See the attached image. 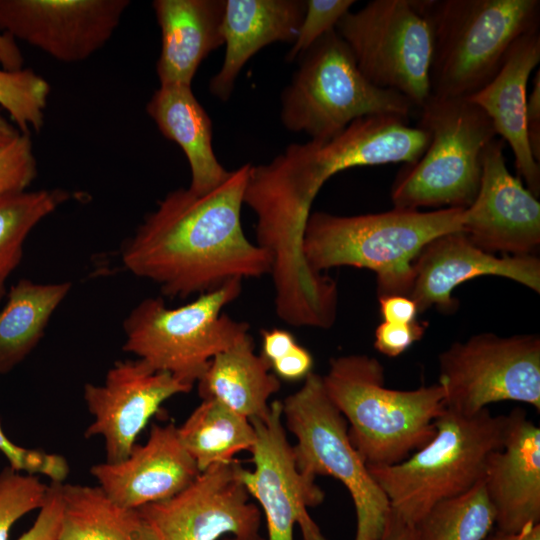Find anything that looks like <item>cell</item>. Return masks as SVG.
<instances>
[{
	"label": "cell",
	"instance_id": "1f68e13d",
	"mask_svg": "<svg viewBox=\"0 0 540 540\" xmlns=\"http://www.w3.org/2000/svg\"><path fill=\"white\" fill-rule=\"evenodd\" d=\"M48 485L37 475L16 471L10 466L0 471V540H8L16 521L45 502Z\"/></svg>",
	"mask_w": 540,
	"mask_h": 540
},
{
	"label": "cell",
	"instance_id": "f546056e",
	"mask_svg": "<svg viewBox=\"0 0 540 540\" xmlns=\"http://www.w3.org/2000/svg\"><path fill=\"white\" fill-rule=\"evenodd\" d=\"M494 526V509L482 480L436 504L415 525L419 540H484Z\"/></svg>",
	"mask_w": 540,
	"mask_h": 540
},
{
	"label": "cell",
	"instance_id": "d590c367",
	"mask_svg": "<svg viewBox=\"0 0 540 540\" xmlns=\"http://www.w3.org/2000/svg\"><path fill=\"white\" fill-rule=\"evenodd\" d=\"M427 324L417 320L409 324L382 322L374 333V347L383 355L397 357L425 334Z\"/></svg>",
	"mask_w": 540,
	"mask_h": 540
},
{
	"label": "cell",
	"instance_id": "d6a6232c",
	"mask_svg": "<svg viewBox=\"0 0 540 540\" xmlns=\"http://www.w3.org/2000/svg\"><path fill=\"white\" fill-rule=\"evenodd\" d=\"M356 3L354 0H307L305 14L286 61L292 62L328 32Z\"/></svg>",
	"mask_w": 540,
	"mask_h": 540
},
{
	"label": "cell",
	"instance_id": "4dcf8cb0",
	"mask_svg": "<svg viewBox=\"0 0 540 540\" xmlns=\"http://www.w3.org/2000/svg\"><path fill=\"white\" fill-rule=\"evenodd\" d=\"M50 93L49 83L31 69L8 71L0 68V106L16 123L21 133L39 131Z\"/></svg>",
	"mask_w": 540,
	"mask_h": 540
},
{
	"label": "cell",
	"instance_id": "e575fe53",
	"mask_svg": "<svg viewBox=\"0 0 540 540\" xmlns=\"http://www.w3.org/2000/svg\"><path fill=\"white\" fill-rule=\"evenodd\" d=\"M0 452L9 461V466L16 471L44 475L51 482L62 483L70 472L69 464L63 456L15 444L6 436L1 424Z\"/></svg>",
	"mask_w": 540,
	"mask_h": 540
},
{
	"label": "cell",
	"instance_id": "ee69618b",
	"mask_svg": "<svg viewBox=\"0 0 540 540\" xmlns=\"http://www.w3.org/2000/svg\"><path fill=\"white\" fill-rule=\"evenodd\" d=\"M18 128L0 115V146L5 145L20 135Z\"/></svg>",
	"mask_w": 540,
	"mask_h": 540
},
{
	"label": "cell",
	"instance_id": "4316f807",
	"mask_svg": "<svg viewBox=\"0 0 540 540\" xmlns=\"http://www.w3.org/2000/svg\"><path fill=\"white\" fill-rule=\"evenodd\" d=\"M58 540H156L137 509L112 501L97 486L61 483Z\"/></svg>",
	"mask_w": 540,
	"mask_h": 540
},
{
	"label": "cell",
	"instance_id": "8fae6325",
	"mask_svg": "<svg viewBox=\"0 0 540 540\" xmlns=\"http://www.w3.org/2000/svg\"><path fill=\"white\" fill-rule=\"evenodd\" d=\"M445 408L477 413L491 403L517 401L540 411V338L535 334L474 335L438 358Z\"/></svg>",
	"mask_w": 540,
	"mask_h": 540
},
{
	"label": "cell",
	"instance_id": "2e32d148",
	"mask_svg": "<svg viewBox=\"0 0 540 540\" xmlns=\"http://www.w3.org/2000/svg\"><path fill=\"white\" fill-rule=\"evenodd\" d=\"M462 232L478 248L507 255H532L540 244V203L506 164L504 141L483 151L478 193L464 209Z\"/></svg>",
	"mask_w": 540,
	"mask_h": 540
},
{
	"label": "cell",
	"instance_id": "7a4b0ae2",
	"mask_svg": "<svg viewBox=\"0 0 540 540\" xmlns=\"http://www.w3.org/2000/svg\"><path fill=\"white\" fill-rule=\"evenodd\" d=\"M463 212L460 208L429 212L393 208L355 216L311 212L303 255L317 273L339 266L366 268L376 274L378 297L407 296L414 260L430 241L462 231Z\"/></svg>",
	"mask_w": 540,
	"mask_h": 540
},
{
	"label": "cell",
	"instance_id": "7402d4cb",
	"mask_svg": "<svg viewBox=\"0 0 540 540\" xmlns=\"http://www.w3.org/2000/svg\"><path fill=\"white\" fill-rule=\"evenodd\" d=\"M304 0H225L222 35L226 46L209 90L227 101L246 62L274 42L293 43L305 14Z\"/></svg>",
	"mask_w": 540,
	"mask_h": 540
},
{
	"label": "cell",
	"instance_id": "f35d334b",
	"mask_svg": "<svg viewBox=\"0 0 540 540\" xmlns=\"http://www.w3.org/2000/svg\"><path fill=\"white\" fill-rule=\"evenodd\" d=\"M526 135L531 154L540 164V71H536L531 92L527 97Z\"/></svg>",
	"mask_w": 540,
	"mask_h": 540
},
{
	"label": "cell",
	"instance_id": "e0dca14e",
	"mask_svg": "<svg viewBox=\"0 0 540 540\" xmlns=\"http://www.w3.org/2000/svg\"><path fill=\"white\" fill-rule=\"evenodd\" d=\"M429 132L407 118L380 113L352 121L327 141L309 140L286 147L290 160L319 186L353 167L415 163L427 148Z\"/></svg>",
	"mask_w": 540,
	"mask_h": 540
},
{
	"label": "cell",
	"instance_id": "8992f818",
	"mask_svg": "<svg viewBox=\"0 0 540 540\" xmlns=\"http://www.w3.org/2000/svg\"><path fill=\"white\" fill-rule=\"evenodd\" d=\"M419 109L418 126L429 132V144L396 178L394 208L466 209L478 193L483 151L497 136L494 126L467 98L430 96Z\"/></svg>",
	"mask_w": 540,
	"mask_h": 540
},
{
	"label": "cell",
	"instance_id": "4fadbf2b",
	"mask_svg": "<svg viewBox=\"0 0 540 540\" xmlns=\"http://www.w3.org/2000/svg\"><path fill=\"white\" fill-rule=\"evenodd\" d=\"M250 422L256 432L251 450L254 469L242 467L240 475L249 495L264 511L268 540H293L295 524L303 540H328L308 513L309 507L324 501L325 493L316 478L301 473L296 466L283 425L282 401L271 402L264 419Z\"/></svg>",
	"mask_w": 540,
	"mask_h": 540
},
{
	"label": "cell",
	"instance_id": "836d02e7",
	"mask_svg": "<svg viewBox=\"0 0 540 540\" xmlns=\"http://www.w3.org/2000/svg\"><path fill=\"white\" fill-rule=\"evenodd\" d=\"M37 175L29 134L0 146V198L25 192Z\"/></svg>",
	"mask_w": 540,
	"mask_h": 540
},
{
	"label": "cell",
	"instance_id": "ba28073f",
	"mask_svg": "<svg viewBox=\"0 0 540 540\" xmlns=\"http://www.w3.org/2000/svg\"><path fill=\"white\" fill-rule=\"evenodd\" d=\"M298 59L299 67L281 96L280 117L289 131L327 141L363 116L392 113L408 118L414 108L403 95L372 84L336 30Z\"/></svg>",
	"mask_w": 540,
	"mask_h": 540
},
{
	"label": "cell",
	"instance_id": "484cf974",
	"mask_svg": "<svg viewBox=\"0 0 540 540\" xmlns=\"http://www.w3.org/2000/svg\"><path fill=\"white\" fill-rule=\"evenodd\" d=\"M71 287L68 281L36 283L22 279L10 288L0 310V374L11 371L37 346Z\"/></svg>",
	"mask_w": 540,
	"mask_h": 540
},
{
	"label": "cell",
	"instance_id": "7c38bea8",
	"mask_svg": "<svg viewBox=\"0 0 540 540\" xmlns=\"http://www.w3.org/2000/svg\"><path fill=\"white\" fill-rule=\"evenodd\" d=\"M241 463L215 464L177 495L137 510L156 540H266L259 534L261 512L250 501Z\"/></svg>",
	"mask_w": 540,
	"mask_h": 540
},
{
	"label": "cell",
	"instance_id": "f1b7e54d",
	"mask_svg": "<svg viewBox=\"0 0 540 540\" xmlns=\"http://www.w3.org/2000/svg\"><path fill=\"white\" fill-rule=\"evenodd\" d=\"M63 189H40L0 198V302L33 228L69 200Z\"/></svg>",
	"mask_w": 540,
	"mask_h": 540
},
{
	"label": "cell",
	"instance_id": "9c48e42d",
	"mask_svg": "<svg viewBox=\"0 0 540 540\" xmlns=\"http://www.w3.org/2000/svg\"><path fill=\"white\" fill-rule=\"evenodd\" d=\"M282 418L296 437L298 470L327 475L348 490L356 512L354 540H380L390 504L348 435V424L327 395L322 376L309 373L299 390L282 401Z\"/></svg>",
	"mask_w": 540,
	"mask_h": 540
},
{
	"label": "cell",
	"instance_id": "5b68a950",
	"mask_svg": "<svg viewBox=\"0 0 540 540\" xmlns=\"http://www.w3.org/2000/svg\"><path fill=\"white\" fill-rule=\"evenodd\" d=\"M505 415L488 408L466 414L445 408L436 433L400 463L367 466L390 508L416 525L436 504L460 496L483 479L491 452L502 446Z\"/></svg>",
	"mask_w": 540,
	"mask_h": 540
},
{
	"label": "cell",
	"instance_id": "b9f144b4",
	"mask_svg": "<svg viewBox=\"0 0 540 540\" xmlns=\"http://www.w3.org/2000/svg\"><path fill=\"white\" fill-rule=\"evenodd\" d=\"M380 540H419L415 525L405 521L390 508Z\"/></svg>",
	"mask_w": 540,
	"mask_h": 540
},
{
	"label": "cell",
	"instance_id": "7bdbcfd3",
	"mask_svg": "<svg viewBox=\"0 0 540 540\" xmlns=\"http://www.w3.org/2000/svg\"><path fill=\"white\" fill-rule=\"evenodd\" d=\"M0 64L8 71L20 70L23 65V57L15 38L5 31L0 33Z\"/></svg>",
	"mask_w": 540,
	"mask_h": 540
},
{
	"label": "cell",
	"instance_id": "9a60e30c",
	"mask_svg": "<svg viewBox=\"0 0 540 540\" xmlns=\"http://www.w3.org/2000/svg\"><path fill=\"white\" fill-rule=\"evenodd\" d=\"M192 388L141 359L118 361L102 384L84 385V401L93 416L85 437L101 436L106 462H119L128 456L139 433L163 402Z\"/></svg>",
	"mask_w": 540,
	"mask_h": 540
},
{
	"label": "cell",
	"instance_id": "8d00e7d4",
	"mask_svg": "<svg viewBox=\"0 0 540 540\" xmlns=\"http://www.w3.org/2000/svg\"><path fill=\"white\" fill-rule=\"evenodd\" d=\"M33 525L18 540H58L62 499L61 483L51 482Z\"/></svg>",
	"mask_w": 540,
	"mask_h": 540
},
{
	"label": "cell",
	"instance_id": "7dc6e473",
	"mask_svg": "<svg viewBox=\"0 0 540 540\" xmlns=\"http://www.w3.org/2000/svg\"><path fill=\"white\" fill-rule=\"evenodd\" d=\"M222 540H236L234 537H224Z\"/></svg>",
	"mask_w": 540,
	"mask_h": 540
},
{
	"label": "cell",
	"instance_id": "30bf717a",
	"mask_svg": "<svg viewBox=\"0 0 540 540\" xmlns=\"http://www.w3.org/2000/svg\"><path fill=\"white\" fill-rule=\"evenodd\" d=\"M375 86L421 108L431 96L433 36L420 0H373L347 12L335 28Z\"/></svg>",
	"mask_w": 540,
	"mask_h": 540
},
{
	"label": "cell",
	"instance_id": "d6986e66",
	"mask_svg": "<svg viewBox=\"0 0 540 540\" xmlns=\"http://www.w3.org/2000/svg\"><path fill=\"white\" fill-rule=\"evenodd\" d=\"M90 473L112 501L138 509L177 495L201 472L171 422L153 424L147 441L135 444L125 459L95 464Z\"/></svg>",
	"mask_w": 540,
	"mask_h": 540
},
{
	"label": "cell",
	"instance_id": "ab89813d",
	"mask_svg": "<svg viewBox=\"0 0 540 540\" xmlns=\"http://www.w3.org/2000/svg\"><path fill=\"white\" fill-rule=\"evenodd\" d=\"M380 314L384 322L409 324L419 313L416 303L406 295L379 297Z\"/></svg>",
	"mask_w": 540,
	"mask_h": 540
},
{
	"label": "cell",
	"instance_id": "277c9868",
	"mask_svg": "<svg viewBox=\"0 0 540 540\" xmlns=\"http://www.w3.org/2000/svg\"><path fill=\"white\" fill-rule=\"evenodd\" d=\"M433 36L431 96L469 98L500 70L513 44L539 28V0H420Z\"/></svg>",
	"mask_w": 540,
	"mask_h": 540
},
{
	"label": "cell",
	"instance_id": "d4e9b609",
	"mask_svg": "<svg viewBox=\"0 0 540 540\" xmlns=\"http://www.w3.org/2000/svg\"><path fill=\"white\" fill-rule=\"evenodd\" d=\"M202 400H215L249 420L264 419L281 387L270 364L254 352L249 333L216 355L197 381Z\"/></svg>",
	"mask_w": 540,
	"mask_h": 540
},
{
	"label": "cell",
	"instance_id": "83f0119b",
	"mask_svg": "<svg viewBox=\"0 0 540 540\" xmlns=\"http://www.w3.org/2000/svg\"><path fill=\"white\" fill-rule=\"evenodd\" d=\"M178 434L200 472L233 461L241 451L251 452L256 442L250 420L215 400H202Z\"/></svg>",
	"mask_w": 540,
	"mask_h": 540
},
{
	"label": "cell",
	"instance_id": "ffe728a7",
	"mask_svg": "<svg viewBox=\"0 0 540 540\" xmlns=\"http://www.w3.org/2000/svg\"><path fill=\"white\" fill-rule=\"evenodd\" d=\"M482 481L496 529L518 533L540 523V428L524 409L505 415L502 446L488 456Z\"/></svg>",
	"mask_w": 540,
	"mask_h": 540
},
{
	"label": "cell",
	"instance_id": "6da1fadb",
	"mask_svg": "<svg viewBox=\"0 0 540 540\" xmlns=\"http://www.w3.org/2000/svg\"><path fill=\"white\" fill-rule=\"evenodd\" d=\"M250 165L230 171L209 192H169L123 245L126 269L154 282L171 298L201 295L231 280L269 274L270 256L247 239L241 225Z\"/></svg>",
	"mask_w": 540,
	"mask_h": 540
},
{
	"label": "cell",
	"instance_id": "ac0fdd59",
	"mask_svg": "<svg viewBox=\"0 0 540 540\" xmlns=\"http://www.w3.org/2000/svg\"><path fill=\"white\" fill-rule=\"evenodd\" d=\"M485 275L505 277L540 292V260L536 256H496L478 248L458 231L441 235L424 246L413 262V282L407 296L419 312L431 306L449 312L456 308L453 289Z\"/></svg>",
	"mask_w": 540,
	"mask_h": 540
},
{
	"label": "cell",
	"instance_id": "60d3db41",
	"mask_svg": "<svg viewBox=\"0 0 540 540\" xmlns=\"http://www.w3.org/2000/svg\"><path fill=\"white\" fill-rule=\"evenodd\" d=\"M261 336V356L270 364V367L273 362L282 358L298 344L291 332L280 328L263 330Z\"/></svg>",
	"mask_w": 540,
	"mask_h": 540
},
{
	"label": "cell",
	"instance_id": "52a82bcc",
	"mask_svg": "<svg viewBox=\"0 0 540 540\" xmlns=\"http://www.w3.org/2000/svg\"><path fill=\"white\" fill-rule=\"evenodd\" d=\"M241 290L242 281L231 280L177 308L161 297L142 300L124 320L123 350L194 386L216 355L248 334L246 322L222 313Z\"/></svg>",
	"mask_w": 540,
	"mask_h": 540
},
{
	"label": "cell",
	"instance_id": "bcb514c9",
	"mask_svg": "<svg viewBox=\"0 0 540 540\" xmlns=\"http://www.w3.org/2000/svg\"><path fill=\"white\" fill-rule=\"evenodd\" d=\"M524 540H540V523L531 524L527 527Z\"/></svg>",
	"mask_w": 540,
	"mask_h": 540
},
{
	"label": "cell",
	"instance_id": "5bb4252c",
	"mask_svg": "<svg viewBox=\"0 0 540 540\" xmlns=\"http://www.w3.org/2000/svg\"><path fill=\"white\" fill-rule=\"evenodd\" d=\"M129 0H0V30L57 61L77 63L111 38Z\"/></svg>",
	"mask_w": 540,
	"mask_h": 540
},
{
	"label": "cell",
	"instance_id": "cb8c5ba5",
	"mask_svg": "<svg viewBox=\"0 0 540 540\" xmlns=\"http://www.w3.org/2000/svg\"><path fill=\"white\" fill-rule=\"evenodd\" d=\"M148 115L167 139L183 150L191 171L192 191L209 192L228 177L212 147V122L191 85L163 84L147 103Z\"/></svg>",
	"mask_w": 540,
	"mask_h": 540
},
{
	"label": "cell",
	"instance_id": "74e56055",
	"mask_svg": "<svg viewBox=\"0 0 540 540\" xmlns=\"http://www.w3.org/2000/svg\"><path fill=\"white\" fill-rule=\"evenodd\" d=\"M313 357L311 353L300 344H297L282 358L271 364L272 372L279 378L287 381L305 379L312 372Z\"/></svg>",
	"mask_w": 540,
	"mask_h": 540
},
{
	"label": "cell",
	"instance_id": "3957f363",
	"mask_svg": "<svg viewBox=\"0 0 540 540\" xmlns=\"http://www.w3.org/2000/svg\"><path fill=\"white\" fill-rule=\"evenodd\" d=\"M333 404L348 424V435L367 466L400 463L435 435L445 409L438 384L413 390L385 386L382 364L363 354L332 358L322 376Z\"/></svg>",
	"mask_w": 540,
	"mask_h": 540
},
{
	"label": "cell",
	"instance_id": "f6af8a7d",
	"mask_svg": "<svg viewBox=\"0 0 540 540\" xmlns=\"http://www.w3.org/2000/svg\"><path fill=\"white\" fill-rule=\"evenodd\" d=\"M528 526L518 533H507L496 529L495 532L489 533L484 540H524Z\"/></svg>",
	"mask_w": 540,
	"mask_h": 540
},
{
	"label": "cell",
	"instance_id": "44dd1931",
	"mask_svg": "<svg viewBox=\"0 0 540 540\" xmlns=\"http://www.w3.org/2000/svg\"><path fill=\"white\" fill-rule=\"evenodd\" d=\"M540 62V30L522 35L509 50L497 74L467 98L490 118L496 134L510 146L517 175L535 196L540 194V165L533 158L526 135L528 79Z\"/></svg>",
	"mask_w": 540,
	"mask_h": 540
},
{
	"label": "cell",
	"instance_id": "603a6c76",
	"mask_svg": "<svg viewBox=\"0 0 540 540\" xmlns=\"http://www.w3.org/2000/svg\"><path fill=\"white\" fill-rule=\"evenodd\" d=\"M152 6L161 30L160 85H191L201 62L224 44L225 0H155Z\"/></svg>",
	"mask_w": 540,
	"mask_h": 540
}]
</instances>
